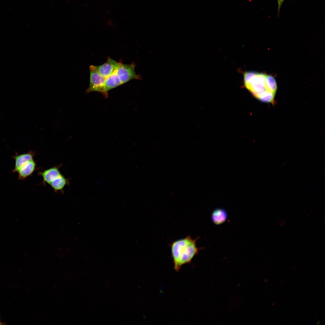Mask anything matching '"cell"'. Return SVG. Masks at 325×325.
I'll return each instance as SVG.
<instances>
[{"label": "cell", "instance_id": "cell-1", "mask_svg": "<svg viewBox=\"0 0 325 325\" xmlns=\"http://www.w3.org/2000/svg\"><path fill=\"white\" fill-rule=\"evenodd\" d=\"M198 238L193 239L190 236L173 242L171 244V251L174 268L178 271L181 267L189 263L194 256L203 248H198L196 241Z\"/></svg>", "mask_w": 325, "mask_h": 325}, {"label": "cell", "instance_id": "cell-2", "mask_svg": "<svg viewBox=\"0 0 325 325\" xmlns=\"http://www.w3.org/2000/svg\"><path fill=\"white\" fill-rule=\"evenodd\" d=\"M90 81L89 86L86 89V93L97 91L103 94L106 98L108 96L105 91V78L101 75L95 68L94 65L89 67Z\"/></svg>", "mask_w": 325, "mask_h": 325}, {"label": "cell", "instance_id": "cell-3", "mask_svg": "<svg viewBox=\"0 0 325 325\" xmlns=\"http://www.w3.org/2000/svg\"><path fill=\"white\" fill-rule=\"evenodd\" d=\"M135 65L123 64L119 63L116 70L117 74L122 84L133 79H140L141 77L137 75L135 71Z\"/></svg>", "mask_w": 325, "mask_h": 325}, {"label": "cell", "instance_id": "cell-4", "mask_svg": "<svg viewBox=\"0 0 325 325\" xmlns=\"http://www.w3.org/2000/svg\"><path fill=\"white\" fill-rule=\"evenodd\" d=\"M266 75L257 73L250 84L246 88L253 95L258 98L262 93L266 91L265 85Z\"/></svg>", "mask_w": 325, "mask_h": 325}, {"label": "cell", "instance_id": "cell-5", "mask_svg": "<svg viewBox=\"0 0 325 325\" xmlns=\"http://www.w3.org/2000/svg\"><path fill=\"white\" fill-rule=\"evenodd\" d=\"M119 63L109 57L107 61L99 66H94L98 72L106 78L116 71Z\"/></svg>", "mask_w": 325, "mask_h": 325}, {"label": "cell", "instance_id": "cell-6", "mask_svg": "<svg viewBox=\"0 0 325 325\" xmlns=\"http://www.w3.org/2000/svg\"><path fill=\"white\" fill-rule=\"evenodd\" d=\"M36 167V163L33 159L26 162L21 166L17 172L18 179L20 180L26 179L33 173Z\"/></svg>", "mask_w": 325, "mask_h": 325}, {"label": "cell", "instance_id": "cell-7", "mask_svg": "<svg viewBox=\"0 0 325 325\" xmlns=\"http://www.w3.org/2000/svg\"><path fill=\"white\" fill-rule=\"evenodd\" d=\"M35 154V153L32 151H30L27 153L20 154L16 153L15 155L12 156L15 161L14 166L12 172H17L23 165L33 159Z\"/></svg>", "mask_w": 325, "mask_h": 325}, {"label": "cell", "instance_id": "cell-8", "mask_svg": "<svg viewBox=\"0 0 325 325\" xmlns=\"http://www.w3.org/2000/svg\"><path fill=\"white\" fill-rule=\"evenodd\" d=\"M228 214L224 209L218 208L214 210L211 216L212 222L215 224L219 225L224 223L227 220Z\"/></svg>", "mask_w": 325, "mask_h": 325}, {"label": "cell", "instance_id": "cell-9", "mask_svg": "<svg viewBox=\"0 0 325 325\" xmlns=\"http://www.w3.org/2000/svg\"><path fill=\"white\" fill-rule=\"evenodd\" d=\"M61 174L58 166H54L47 169L41 173L43 181L49 184Z\"/></svg>", "mask_w": 325, "mask_h": 325}, {"label": "cell", "instance_id": "cell-10", "mask_svg": "<svg viewBox=\"0 0 325 325\" xmlns=\"http://www.w3.org/2000/svg\"><path fill=\"white\" fill-rule=\"evenodd\" d=\"M122 85L119 79L117 74L116 70L113 73L105 78V91L108 94L110 90Z\"/></svg>", "mask_w": 325, "mask_h": 325}, {"label": "cell", "instance_id": "cell-11", "mask_svg": "<svg viewBox=\"0 0 325 325\" xmlns=\"http://www.w3.org/2000/svg\"><path fill=\"white\" fill-rule=\"evenodd\" d=\"M68 183V179L61 174L49 184L55 191L62 190Z\"/></svg>", "mask_w": 325, "mask_h": 325}, {"label": "cell", "instance_id": "cell-12", "mask_svg": "<svg viewBox=\"0 0 325 325\" xmlns=\"http://www.w3.org/2000/svg\"><path fill=\"white\" fill-rule=\"evenodd\" d=\"M265 85L267 90L275 93L277 86L276 81L274 77L270 75H266Z\"/></svg>", "mask_w": 325, "mask_h": 325}, {"label": "cell", "instance_id": "cell-13", "mask_svg": "<svg viewBox=\"0 0 325 325\" xmlns=\"http://www.w3.org/2000/svg\"><path fill=\"white\" fill-rule=\"evenodd\" d=\"M275 94L266 90L261 94L257 99L263 102L272 103L274 101Z\"/></svg>", "mask_w": 325, "mask_h": 325}, {"label": "cell", "instance_id": "cell-14", "mask_svg": "<svg viewBox=\"0 0 325 325\" xmlns=\"http://www.w3.org/2000/svg\"><path fill=\"white\" fill-rule=\"evenodd\" d=\"M257 73L252 71L245 72L244 74V81L245 87H247L250 84L254 77Z\"/></svg>", "mask_w": 325, "mask_h": 325}, {"label": "cell", "instance_id": "cell-15", "mask_svg": "<svg viewBox=\"0 0 325 325\" xmlns=\"http://www.w3.org/2000/svg\"><path fill=\"white\" fill-rule=\"evenodd\" d=\"M284 1L285 0H277L278 3V15H279L281 6Z\"/></svg>", "mask_w": 325, "mask_h": 325}, {"label": "cell", "instance_id": "cell-16", "mask_svg": "<svg viewBox=\"0 0 325 325\" xmlns=\"http://www.w3.org/2000/svg\"><path fill=\"white\" fill-rule=\"evenodd\" d=\"M2 324V323H1V322L0 320V325Z\"/></svg>", "mask_w": 325, "mask_h": 325}]
</instances>
